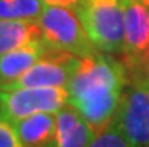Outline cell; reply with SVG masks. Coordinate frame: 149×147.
Returning <instances> with one entry per match:
<instances>
[{
  "mask_svg": "<svg viewBox=\"0 0 149 147\" xmlns=\"http://www.w3.org/2000/svg\"><path fill=\"white\" fill-rule=\"evenodd\" d=\"M26 147H51L56 137V113H36L14 122Z\"/></svg>",
  "mask_w": 149,
  "mask_h": 147,
  "instance_id": "obj_10",
  "label": "cell"
},
{
  "mask_svg": "<svg viewBox=\"0 0 149 147\" xmlns=\"http://www.w3.org/2000/svg\"><path fill=\"white\" fill-rule=\"evenodd\" d=\"M80 57L72 53L48 47L42 57L29 71H26L2 90L18 87H39V86H60L66 87L80 65Z\"/></svg>",
  "mask_w": 149,
  "mask_h": 147,
  "instance_id": "obj_7",
  "label": "cell"
},
{
  "mask_svg": "<svg viewBox=\"0 0 149 147\" xmlns=\"http://www.w3.org/2000/svg\"><path fill=\"white\" fill-rule=\"evenodd\" d=\"M146 75L149 77V54H148V62H146Z\"/></svg>",
  "mask_w": 149,
  "mask_h": 147,
  "instance_id": "obj_16",
  "label": "cell"
},
{
  "mask_svg": "<svg viewBox=\"0 0 149 147\" xmlns=\"http://www.w3.org/2000/svg\"><path fill=\"white\" fill-rule=\"evenodd\" d=\"M142 2L145 3V6L148 8V9H149V0H142Z\"/></svg>",
  "mask_w": 149,
  "mask_h": 147,
  "instance_id": "obj_17",
  "label": "cell"
},
{
  "mask_svg": "<svg viewBox=\"0 0 149 147\" xmlns=\"http://www.w3.org/2000/svg\"><path fill=\"white\" fill-rule=\"evenodd\" d=\"M0 119H2V104H0Z\"/></svg>",
  "mask_w": 149,
  "mask_h": 147,
  "instance_id": "obj_18",
  "label": "cell"
},
{
  "mask_svg": "<svg viewBox=\"0 0 149 147\" xmlns=\"http://www.w3.org/2000/svg\"><path fill=\"white\" fill-rule=\"evenodd\" d=\"M44 6L41 0H0V20L38 21Z\"/></svg>",
  "mask_w": 149,
  "mask_h": 147,
  "instance_id": "obj_12",
  "label": "cell"
},
{
  "mask_svg": "<svg viewBox=\"0 0 149 147\" xmlns=\"http://www.w3.org/2000/svg\"><path fill=\"white\" fill-rule=\"evenodd\" d=\"M115 123L130 147H149V77L128 75Z\"/></svg>",
  "mask_w": 149,
  "mask_h": 147,
  "instance_id": "obj_4",
  "label": "cell"
},
{
  "mask_svg": "<svg viewBox=\"0 0 149 147\" xmlns=\"http://www.w3.org/2000/svg\"><path fill=\"white\" fill-rule=\"evenodd\" d=\"M74 9L93 47L107 54H122L124 48V2L80 0Z\"/></svg>",
  "mask_w": 149,
  "mask_h": 147,
  "instance_id": "obj_2",
  "label": "cell"
},
{
  "mask_svg": "<svg viewBox=\"0 0 149 147\" xmlns=\"http://www.w3.org/2000/svg\"><path fill=\"white\" fill-rule=\"evenodd\" d=\"M124 2L122 62L128 75H146L149 54V9L142 0Z\"/></svg>",
  "mask_w": 149,
  "mask_h": 147,
  "instance_id": "obj_6",
  "label": "cell"
},
{
  "mask_svg": "<svg viewBox=\"0 0 149 147\" xmlns=\"http://www.w3.org/2000/svg\"><path fill=\"white\" fill-rule=\"evenodd\" d=\"M47 48L48 45L45 41L41 39L0 56V90L29 71L42 57Z\"/></svg>",
  "mask_w": 149,
  "mask_h": 147,
  "instance_id": "obj_9",
  "label": "cell"
},
{
  "mask_svg": "<svg viewBox=\"0 0 149 147\" xmlns=\"http://www.w3.org/2000/svg\"><path fill=\"white\" fill-rule=\"evenodd\" d=\"M38 23L48 47L72 53L80 59L98 51L87 36L75 9L71 6L45 5Z\"/></svg>",
  "mask_w": 149,
  "mask_h": 147,
  "instance_id": "obj_3",
  "label": "cell"
},
{
  "mask_svg": "<svg viewBox=\"0 0 149 147\" xmlns=\"http://www.w3.org/2000/svg\"><path fill=\"white\" fill-rule=\"evenodd\" d=\"M95 137V129L71 104L56 113V137L51 147H89Z\"/></svg>",
  "mask_w": 149,
  "mask_h": 147,
  "instance_id": "obj_8",
  "label": "cell"
},
{
  "mask_svg": "<svg viewBox=\"0 0 149 147\" xmlns=\"http://www.w3.org/2000/svg\"><path fill=\"white\" fill-rule=\"evenodd\" d=\"M41 39L44 38L38 21L0 20V56Z\"/></svg>",
  "mask_w": 149,
  "mask_h": 147,
  "instance_id": "obj_11",
  "label": "cell"
},
{
  "mask_svg": "<svg viewBox=\"0 0 149 147\" xmlns=\"http://www.w3.org/2000/svg\"><path fill=\"white\" fill-rule=\"evenodd\" d=\"M0 147H26L20 140L12 122L0 119Z\"/></svg>",
  "mask_w": 149,
  "mask_h": 147,
  "instance_id": "obj_14",
  "label": "cell"
},
{
  "mask_svg": "<svg viewBox=\"0 0 149 147\" xmlns=\"http://www.w3.org/2000/svg\"><path fill=\"white\" fill-rule=\"evenodd\" d=\"M68 89L60 86L0 90L2 117L14 123L36 113H57L68 104Z\"/></svg>",
  "mask_w": 149,
  "mask_h": 147,
  "instance_id": "obj_5",
  "label": "cell"
},
{
  "mask_svg": "<svg viewBox=\"0 0 149 147\" xmlns=\"http://www.w3.org/2000/svg\"><path fill=\"white\" fill-rule=\"evenodd\" d=\"M45 5H60V6H71L74 8L80 0H41Z\"/></svg>",
  "mask_w": 149,
  "mask_h": 147,
  "instance_id": "obj_15",
  "label": "cell"
},
{
  "mask_svg": "<svg viewBox=\"0 0 149 147\" xmlns=\"http://www.w3.org/2000/svg\"><path fill=\"white\" fill-rule=\"evenodd\" d=\"M89 147H130V144L124 134L119 131L115 120H111L102 131L96 134Z\"/></svg>",
  "mask_w": 149,
  "mask_h": 147,
  "instance_id": "obj_13",
  "label": "cell"
},
{
  "mask_svg": "<svg viewBox=\"0 0 149 147\" xmlns=\"http://www.w3.org/2000/svg\"><path fill=\"white\" fill-rule=\"evenodd\" d=\"M128 72L122 60L107 53H96L83 57L66 89L68 104L80 113L98 134L115 119Z\"/></svg>",
  "mask_w": 149,
  "mask_h": 147,
  "instance_id": "obj_1",
  "label": "cell"
}]
</instances>
